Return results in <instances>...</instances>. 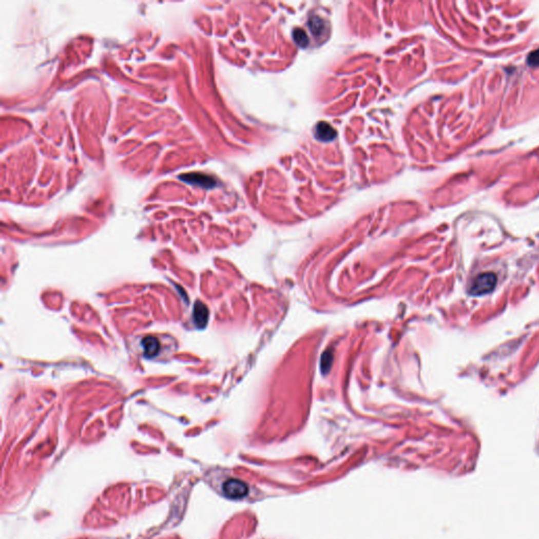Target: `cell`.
Wrapping results in <instances>:
<instances>
[{
    "label": "cell",
    "instance_id": "obj_7",
    "mask_svg": "<svg viewBox=\"0 0 539 539\" xmlns=\"http://www.w3.org/2000/svg\"><path fill=\"white\" fill-rule=\"evenodd\" d=\"M309 25H310L311 31H312V33L315 36H321L323 34L325 26H324V22L321 18H319V17L311 18L310 22H309Z\"/></svg>",
    "mask_w": 539,
    "mask_h": 539
},
{
    "label": "cell",
    "instance_id": "obj_3",
    "mask_svg": "<svg viewBox=\"0 0 539 539\" xmlns=\"http://www.w3.org/2000/svg\"><path fill=\"white\" fill-rule=\"evenodd\" d=\"M179 178L183 180L184 182H188L193 185H198L204 189H212L216 185V180L214 178L205 175L203 173H198V172L186 173V174L180 175Z\"/></svg>",
    "mask_w": 539,
    "mask_h": 539
},
{
    "label": "cell",
    "instance_id": "obj_1",
    "mask_svg": "<svg viewBox=\"0 0 539 539\" xmlns=\"http://www.w3.org/2000/svg\"><path fill=\"white\" fill-rule=\"evenodd\" d=\"M497 277L494 273H483L476 277L469 287L470 294L474 296H482L492 292L496 286Z\"/></svg>",
    "mask_w": 539,
    "mask_h": 539
},
{
    "label": "cell",
    "instance_id": "obj_5",
    "mask_svg": "<svg viewBox=\"0 0 539 539\" xmlns=\"http://www.w3.org/2000/svg\"><path fill=\"white\" fill-rule=\"evenodd\" d=\"M141 345L143 348L144 356L148 358L157 356L160 351V342L155 336H146L141 340Z\"/></svg>",
    "mask_w": 539,
    "mask_h": 539
},
{
    "label": "cell",
    "instance_id": "obj_2",
    "mask_svg": "<svg viewBox=\"0 0 539 539\" xmlns=\"http://www.w3.org/2000/svg\"><path fill=\"white\" fill-rule=\"evenodd\" d=\"M222 492L231 499H240L248 494V487L238 479H229L222 485Z\"/></svg>",
    "mask_w": 539,
    "mask_h": 539
},
{
    "label": "cell",
    "instance_id": "obj_4",
    "mask_svg": "<svg viewBox=\"0 0 539 539\" xmlns=\"http://www.w3.org/2000/svg\"><path fill=\"white\" fill-rule=\"evenodd\" d=\"M193 320L195 325L199 329L205 328L209 321V310L205 304L200 301H196L193 310Z\"/></svg>",
    "mask_w": 539,
    "mask_h": 539
},
{
    "label": "cell",
    "instance_id": "obj_9",
    "mask_svg": "<svg viewBox=\"0 0 539 539\" xmlns=\"http://www.w3.org/2000/svg\"><path fill=\"white\" fill-rule=\"evenodd\" d=\"M331 362H332L331 352H325V353L322 355V358H321V370H322L323 373H326L329 371Z\"/></svg>",
    "mask_w": 539,
    "mask_h": 539
},
{
    "label": "cell",
    "instance_id": "obj_8",
    "mask_svg": "<svg viewBox=\"0 0 539 539\" xmlns=\"http://www.w3.org/2000/svg\"><path fill=\"white\" fill-rule=\"evenodd\" d=\"M293 38L301 48H305L309 45V37L302 29H295L293 31Z\"/></svg>",
    "mask_w": 539,
    "mask_h": 539
},
{
    "label": "cell",
    "instance_id": "obj_10",
    "mask_svg": "<svg viewBox=\"0 0 539 539\" xmlns=\"http://www.w3.org/2000/svg\"><path fill=\"white\" fill-rule=\"evenodd\" d=\"M528 64L532 67L539 66V49L535 50L528 56Z\"/></svg>",
    "mask_w": 539,
    "mask_h": 539
},
{
    "label": "cell",
    "instance_id": "obj_6",
    "mask_svg": "<svg viewBox=\"0 0 539 539\" xmlns=\"http://www.w3.org/2000/svg\"><path fill=\"white\" fill-rule=\"evenodd\" d=\"M315 133H316V137L320 141H331V140H333L337 135L336 130L333 127H331L328 122H324V121H321L317 124Z\"/></svg>",
    "mask_w": 539,
    "mask_h": 539
}]
</instances>
